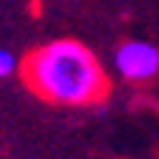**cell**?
Segmentation results:
<instances>
[{
    "label": "cell",
    "mask_w": 159,
    "mask_h": 159,
    "mask_svg": "<svg viewBox=\"0 0 159 159\" xmlns=\"http://www.w3.org/2000/svg\"><path fill=\"white\" fill-rule=\"evenodd\" d=\"M23 83L54 105H94L108 94V74L77 40H51L23 63Z\"/></svg>",
    "instance_id": "1"
},
{
    "label": "cell",
    "mask_w": 159,
    "mask_h": 159,
    "mask_svg": "<svg viewBox=\"0 0 159 159\" xmlns=\"http://www.w3.org/2000/svg\"><path fill=\"white\" fill-rule=\"evenodd\" d=\"M114 68L125 83H148L159 74V48L145 40H128L114 51Z\"/></svg>",
    "instance_id": "2"
},
{
    "label": "cell",
    "mask_w": 159,
    "mask_h": 159,
    "mask_svg": "<svg viewBox=\"0 0 159 159\" xmlns=\"http://www.w3.org/2000/svg\"><path fill=\"white\" fill-rule=\"evenodd\" d=\"M14 71H17V57L9 48L0 46V80H3V77H11Z\"/></svg>",
    "instance_id": "3"
}]
</instances>
